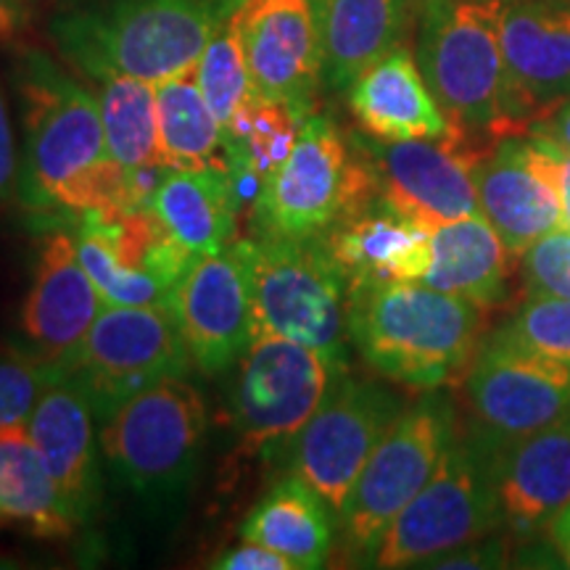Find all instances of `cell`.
Wrapping results in <instances>:
<instances>
[{"mask_svg": "<svg viewBox=\"0 0 570 570\" xmlns=\"http://www.w3.org/2000/svg\"><path fill=\"white\" fill-rule=\"evenodd\" d=\"M502 529L518 541L550 531L570 504V410L552 425L494 446Z\"/></svg>", "mask_w": 570, "mask_h": 570, "instance_id": "obj_21", "label": "cell"}, {"mask_svg": "<svg viewBox=\"0 0 570 570\" xmlns=\"http://www.w3.org/2000/svg\"><path fill=\"white\" fill-rule=\"evenodd\" d=\"M46 0H0V42H13L32 27Z\"/></svg>", "mask_w": 570, "mask_h": 570, "instance_id": "obj_40", "label": "cell"}, {"mask_svg": "<svg viewBox=\"0 0 570 570\" xmlns=\"http://www.w3.org/2000/svg\"><path fill=\"white\" fill-rule=\"evenodd\" d=\"M98 425L106 465L127 494L156 512L188 497L209 428V410L188 375L156 383Z\"/></svg>", "mask_w": 570, "mask_h": 570, "instance_id": "obj_5", "label": "cell"}, {"mask_svg": "<svg viewBox=\"0 0 570 570\" xmlns=\"http://www.w3.org/2000/svg\"><path fill=\"white\" fill-rule=\"evenodd\" d=\"M348 138L367 164L377 198L412 223L436 230L481 214L473 175L483 151L470 135L454 130L428 140H377L365 132Z\"/></svg>", "mask_w": 570, "mask_h": 570, "instance_id": "obj_13", "label": "cell"}, {"mask_svg": "<svg viewBox=\"0 0 570 570\" xmlns=\"http://www.w3.org/2000/svg\"><path fill=\"white\" fill-rule=\"evenodd\" d=\"M348 373V360L283 336H254L235 362L227 423L248 458L283 460L296 433Z\"/></svg>", "mask_w": 570, "mask_h": 570, "instance_id": "obj_8", "label": "cell"}, {"mask_svg": "<svg viewBox=\"0 0 570 570\" xmlns=\"http://www.w3.org/2000/svg\"><path fill=\"white\" fill-rule=\"evenodd\" d=\"M499 338L510 341L533 354L570 365V302L568 298L533 296L494 331Z\"/></svg>", "mask_w": 570, "mask_h": 570, "instance_id": "obj_34", "label": "cell"}, {"mask_svg": "<svg viewBox=\"0 0 570 570\" xmlns=\"http://www.w3.org/2000/svg\"><path fill=\"white\" fill-rule=\"evenodd\" d=\"M148 204L194 256L217 254L238 240L244 196L227 164L164 169Z\"/></svg>", "mask_w": 570, "mask_h": 570, "instance_id": "obj_25", "label": "cell"}, {"mask_svg": "<svg viewBox=\"0 0 570 570\" xmlns=\"http://www.w3.org/2000/svg\"><path fill=\"white\" fill-rule=\"evenodd\" d=\"M190 370L194 360L169 306L106 304L61 375L82 391L104 423L132 396Z\"/></svg>", "mask_w": 570, "mask_h": 570, "instance_id": "obj_11", "label": "cell"}, {"mask_svg": "<svg viewBox=\"0 0 570 570\" xmlns=\"http://www.w3.org/2000/svg\"><path fill=\"white\" fill-rule=\"evenodd\" d=\"M19 111V196L32 219L119 214L148 204L159 177L127 173L106 148L98 96L40 48L11 67Z\"/></svg>", "mask_w": 570, "mask_h": 570, "instance_id": "obj_1", "label": "cell"}, {"mask_svg": "<svg viewBox=\"0 0 570 570\" xmlns=\"http://www.w3.org/2000/svg\"><path fill=\"white\" fill-rule=\"evenodd\" d=\"M494 446L481 433H458L431 481L399 512L370 568H425L439 554L502 529Z\"/></svg>", "mask_w": 570, "mask_h": 570, "instance_id": "obj_10", "label": "cell"}, {"mask_svg": "<svg viewBox=\"0 0 570 570\" xmlns=\"http://www.w3.org/2000/svg\"><path fill=\"white\" fill-rule=\"evenodd\" d=\"M104 306L77 254L75 233L48 227L35 244L11 352L61 375Z\"/></svg>", "mask_w": 570, "mask_h": 570, "instance_id": "obj_15", "label": "cell"}, {"mask_svg": "<svg viewBox=\"0 0 570 570\" xmlns=\"http://www.w3.org/2000/svg\"><path fill=\"white\" fill-rule=\"evenodd\" d=\"M92 82L101 85L96 96L111 159L132 175L159 177L167 167H161L156 146V85L119 71Z\"/></svg>", "mask_w": 570, "mask_h": 570, "instance_id": "obj_31", "label": "cell"}, {"mask_svg": "<svg viewBox=\"0 0 570 570\" xmlns=\"http://www.w3.org/2000/svg\"><path fill=\"white\" fill-rule=\"evenodd\" d=\"M246 0H53L48 38L71 69L161 82L196 67Z\"/></svg>", "mask_w": 570, "mask_h": 570, "instance_id": "obj_2", "label": "cell"}, {"mask_svg": "<svg viewBox=\"0 0 570 570\" xmlns=\"http://www.w3.org/2000/svg\"><path fill=\"white\" fill-rule=\"evenodd\" d=\"M375 196L367 164L325 114H309L281 167L252 202V233L283 240L325 238L348 212Z\"/></svg>", "mask_w": 570, "mask_h": 570, "instance_id": "obj_7", "label": "cell"}, {"mask_svg": "<svg viewBox=\"0 0 570 570\" xmlns=\"http://www.w3.org/2000/svg\"><path fill=\"white\" fill-rule=\"evenodd\" d=\"M238 19L256 96L315 114L325 71L312 0H246Z\"/></svg>", "mask_w": 570, "mask_h": 570, "instance_id": "obj_19", "label": "cell"}, {"mask_svg": "<svg viewBox=\"0 0 570 570\" xmlns=\"http://www.w3.org/2000/svg\"><path fill=\"white\" fill-rule=\"evenodd\" d=\"M169 309L194 370L206 377L230 373L254 341L252 283L238 244L194 256L175 285Z\"/></svg>", "mask_w": 570, "mask_h": 570, "instance_id": "obj_17", "label": "cell"}, {"mask_svg": "<svg viewBox=\"0 0 570 570\" xmlns=\"http://www.w3.org/2000/svg\"><path fill=\"white\" fill-rule=\"evenodd\" d=\"M508 566V539L489 533V537L462 544L458 550L439 554L425 568H502Z\"/></svg>", "mask_w": 570, "mask_h": 570, "instance_id": "obj_38", "label": "cell"}, {"mask_svg": "<svg viewBox=\"0 0 570 570\" xmlns=\"http://www.w3.org/2000/svg\"><path fill=\"white\" fill-rule=\"evenodd\" d=\"M510 256L515 254L483 214H470L431 230V267L423 283L491 309L508 298Z\"/></svg>", "mask_w": 570, "mask_h": 570, "instance_id": "obj_28", "label": "cell"}, {"mask_svg": "<svg viewBox=\"0 0 570 570\" xmlns=\"http://www.w3.org/2000/svg\"><path fill=\"white\" fill-rule=\"evenodd\" d=\"M96 423L88 399L63 375L46 383L30 417L24 420L27 433L40 449L80 529L101 508V436Z\"/></svg>", "mask_w": 570, "mask_h": 570, "instance_id": "obj_22", "label": "cell"}, {"mask_svg": "<svg viewBox=\"0 0 570 570\" xmlns=\"http://www.w3.org/2000/svg\"><path fill=\"white\" fill-rule=\"evenodd\" d=\"M59 373L46 370L19 354L0 356V431L24 423L38 402L40 391Z\"/></svg>", "mask_w": 570, "mask_h": 570, "instance_id": "obj_36", "label": "cell"}, {"mask_svg": "<svg viewBox=\"0 0 570 570\" xmlns=\"http://www.w3.org/2000/svg\"><path fill=\"white\" fill-rule=\"evenodd\" d=\"M156 146L167 169L227 164L225 127L204 98L194 69L156 82Z\"/></svg>", "mask_w": 570, "mask_h": 570, "instance_id": "obj_30", "label": "cell"}, {"mask_svg": "<svg viewBox=\"0 0 570 570\" xmlns=\"http://www.w3.org/2000/svg\"><path fill=\"white\" fill-rule=\"evenodd\" d=\"M71 233L85 273L111 306H169L194 259L151 204L119 214H80Z\"/></svg>", "mask_w": 570, "mask_h": 570, "instance_id": "obj_14", "label": "cell"}, {"mask_svg": "<svg viewBox=\"0 0 570 570\" xmlns=\"http://www.w3.org/2000/svg\"><path fill=\"white\" fill-rule=\"evenodd\" d=\"M196 80L202 85L204 98L212 111L227 127L256 98L252 71H248L244 38H240V19H230L212 35L204 53L196 61Z\"/></svg>", "mask_w": 570, "mask_h": 570, "instance_id": "obj_33", "label": "cell"}, {"mask_svg": "<svg viewBox=\"0 0 570 570\" xmlns=\"http://www.w3.org/2000/svg\"><path fill=\"white\" fill-rule=\"evenodd\" d=\"M302 125V114L256 96L225 127L227 167L238 183L244 202H254L262 183L281 167V161L294 148Z\"/></svg>", "mask_w": 570, "mask_h": 570, "instance_id": "obj_32", "label": "cell"}, {"mask_svg": "<svg viewBox=\"0 0 570 570\" xmlns=\"http://www.w3.org/2000/svg\"><path fill=\"white\" fill-rule=\"evenodd\" d=\"M502 53L512 125L523 132L570 98V0H508Z\"/></svg>", "mask_w": 570, "mask_h": 570, "instance_id": "obj_20", "label": "cell"}, {"mask_svg": "<svg viewBox=\"0 0 570 570\" xmlns=\"http://www.w3.org/2000/svg\"><path fill=\"white\" fill-rule=\"evenodd\" d=\"M252 283L254 336H283L348 360V281L323 238L235 240Z\"/></svg>", "mask_w": 570, "mask_h": 570, "instance_id": "obj_6", "label": "cell"}, {"mask_svg": "<svg viewBox=\"0 0 570 570\" xmlns=\"http://www.w3.org/2000/svg\"><path fill=\"white\" fill-rule=\"evenodd\" d=\"M19 196V130L13 125L11 106L0 88V214L17 204Z\"/></svg>", "mask_w": 570, "mask_h": 570, "instance_id": "obj_37", "label": "cell"}, {"mask_svg": "<svg viewBox=\"0 0 570 570\" xmlns=\"http://www.w3.org/2000/svg\"><path fill=\"white\" fill-rule=\"evenodd\" d=\"M558 146V142H554ZM558 177H560V206H562V227L570 230V151L558 146Z\"/></svg>", "mask_w": 570, "mask_h": 570, "instance_id": "obj_43", "label": "cell"}, {"mask_svg": "<svg viewBox=\"0 0 570 570\" xmlns=\"http://www.w3.org/2000/svg\"><path fill=\"white\" fill-rule=\"evenodd\" d=\"M323 40L325 85L348 90L362 71L402 46L410 0H312Z\"/></svg>", "mask_w": 570, "mask_h": 570, "instance_id": "obj_26", "label": "cell"}, {"mask_svg": "<svg viewBox=\"0 0 570 570\" xmlns=\"http://www.w3.org/2000/svg\"><path fill=\"white\" fill-rule=\"evenodd\" d=\"M533 135H541V138L558 142L560 148L570 151V98L566 104H560L558 109L547 114V117L533 127Z\"/></svg>", "mask_w": 570, "mask_h": 570, "instance_id": "obj_41", "label": "cell"}, {"mask_svg": "<svg viewBox=\"0 0 570 570\" xmlns=\"http://www.w3.org/2000/svg\"><path fill=\"white\" fill-rule=\"evenodd\" d=\"M404 407L407 399L386 383L346 373L285 449V468L309 483L338 520L370 454Z\"/></svg>", "mask_w": 570, "mask_h": 570, "instance_id": "obj_12", "label": "cell"}, {"mask_svg": "<svg viewBox=\"0 0 570 570\" xmlns=\"http://www.w3.org/2000/svg\"><path fill=\"white\" fill-rule=\"evenodd\" d=\"M520 273L529 298H568L570 302V230L558 227L520 254Z\"/></svg>", "mask_w": 570, "mask_h": 570, "instance_id": "obj_35", "label": "cell"}, {"mask_svg": "<svg viewBox=\"0 0 570 570\" xmlns=\"http://www.w3.org/2000/svg\"><path fill=\"white\" fill-rule=\"evenodd\" d=\"M547 537H550V544L554 554H558L560 566L570 568V504L560 512L558 518H554V523L550 525V531H547Z\"/></svg>", "mask_w": 570, "mask_h": 570, "instance_id": "obj_42", "label": "cell"}, {"mask_svg": "<svg viewBox=\"0 0 570 570\" xmlns=\"http://www.w3.org/2000/svg\"><path fill=\"white\" fill-rule=\"evenodd\" d=\"M346 92L356 122L377 140H428L458 130L404 46L362 71Z\"/></svg>", "mask_w": 570, "mask_h": 570, "instance_id": "obj_24", "label": "cell"}, {"mask_svg": "<svg viewBox=\"0 0 570 570\" xmlns=\"http://www.w3.org/2000/svg\"><path fill=\"white\" fill-rule=\"evenodd\" d=\"M336 531L338 520L325 499L298 475L288 473L248 510L238 537L283 554L294 570H317L327 566Z\"/></svg>", "mask_w": 570, "mask_h": 570, "instance_id": "obj_27", "label": "cell"}, {"mask_svg": "<svg viewBox=\"0 0 570 570\" xmlns=\"http://www.w3.org/2000/svg\"><path fill=\"white\" fill-rule=\"evenodd\" d=\"M348 288L375 283H423L431 267V230L370 196L325 235Z\"/></svg>", "mask_w": 570, "mask_h": 570, "instance_id": "obj_23", "label": "cell"}, {"mask_svg": "<svg viewBox=\"0 0 570 570\" xmlns=\"http://www.w3.org/2000/svg\"><path fill=\"white\" fill-rule=\"evenodd\" d=\"M209 568L217 570H294L291 560L277 554L265 544L240 539V544L227 547V550L214 554Z\"/></svg>", "mask_w": 570, "mask_h": 570, "instance_id": "obj_39", "label": "cell"}, {"mask_svg": "<svg viewBox=\"0 0 570 570\" xmlns=\"http://www.w3.org/2000/svg\"><path fill=\"white\" fill-rule=\"evenodd\" d=\"M470 431L491 444L529 436L570 410V365L491 333L465 373Z\"/></svg>", "mask_w": 570, "mask_h": 570, "instance_id": "obj_16", "label": "cell"}, {"mask_svg": "<svg viewBox=\"0 0 570 570\" xmlns=\"http://www.w3.org/2000/svg\"><path fill=\"white\" fill-rule=\"evenodd\" d=\"M508 0H423L417 63L460 132L504 138L510 114L502 17Z\"/></svg>", "mask_w": 570, "mask_h": 570, "instance_id": "obj_4", "label": "cell"}, {"mask_svg": "<svg viewBox=\"0 0 570 570\" xmlns=\"http://www.w3.org/2000/svg\"><path fill=\"white\" fill-rule=\"evenodd\" d=\"M481 331V306L425 283L348 288L352 348L399 386L433 391L458 381L479 352Z\"/></svg>", "mask_w": 570, "mask_h": 570, "instance_id": "obj_3", "label": "cell"}, {"mask_svg": "<svg viewBox=\"0 0 570 570\" xmlns=\"http://www.w3.org/2000/svg\"><path fill=\"white\" fill-rule=\"evenodd\" d=\"M458 433V410L439 389L404 407L338 512V541L348 562L370 566L383 533L431 481Z\"/></svg>", "mask_w": 570, "mask_h": 570, "instance_id": "obj_9", "label": "cell"}, {"mask_svg": "<svg viewBox=\"0 0 570 570\" xmlns=\"http://www.w3.org/2000/svg\"><path fill=\"white\" fill-rule=\"evenodd\" d=\"M0 523L21 525L38 539H69L80 531L24 423L0 431Z\"/></svg>", "mask_w": 570, "mask_h": 570, "instance_id": "obj_29", "label": "cell"}, {"mask_svg": "<svg viewBox=\"0 0 570 570\" xmlns=\"http://www.w3.org/2000/svg\"><path fill=\"white\" fill-rule=\"evenodd\" d=\"M475 196L483 219L520 256L562 227L558 146L541 135H504L475 164Z\"/></svg>", "mask_w": 570, "mask_h": 570, "instance_id": "obj_18", "label": "cell"}]
</instances>
